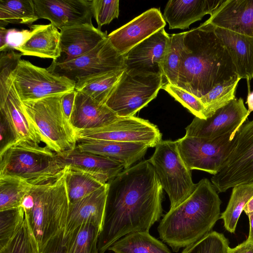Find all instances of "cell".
Here are the masks:
<instances>
[{
  "label": "cell",
  "instance_id": "f6af8a7d",
  "mask_svg": "<svg viewBox=\"0 0 253 253\" xmlns=\"http://www.w3.org/2000/svg\"><path fill=\"white\" fill-rule=\"evenodd\" d=\"M228 253H253V243L246 240L233 248H230Z\"/></svg>",
  "mask_w": 253,
  "mask_h": 253
},
{
  "label": "cell",
  "instance_id": "ffe728a7",
  "mask_svg": "<svg viewBox=\"0 0 253 253\" xmlns=\"http://www.w3.org/2000/svg\"><path fill=\"white\" fill-rule=\"evenodd\" d=\"M61 56L56 60L66 61L91 50L108 37L92 24H84L60 29Z\"/></svg>",
  "mask_w": 253,
  "mask_h": 253
},
{
  "label": "cell",
  "instance_id": "d6986e66",
  "mask_svg": "<svg viewBox=\"0 0 253 253\" xmlns=\"http://www.w3.org/2000/svg\"><path fill=\"white\" fill-rule=\"evenodd\" d=\"M206 21L253 37V0H223Z\"/></svg>",
  "mask_w": 253,
  "mask_h": 253
},
{
  "label": "cell",
  "instance_id": "83f0119b",
  "mask_svg": "<svg viewBox=\"0 0 253 253\" xmlns=\"http://www.w3.org/2000/svg\"><path fill=\"white\" fill-rule=\"evenodd\" d=\"M65 181L70 203L81 200L107 184L91 173L68 165L66 167Z\"/></svg>",
  "mask_w": 253,
  "mask_h": 253
},
{
  "label": "cell",
  "instance_id": "5bb4252c",
  "mask_svg": "<svg viewBox=\"0 0 253 253\" xmlns=\"http://www.w3.org/2000/svg\"><path fill=\"white\" fill-rule=\"evenodd\" d=\"M247 112L243 98H235L206 119L195 117L185 128V135L212 139L233 132L232 140L239 127L246 121Z\"/></svg>",
  "mask_w": 253,
  "mask_h": 253
},
{
  "label": "cell",
  "instance_id": "b9f144b4",
  "mask_svg": "<svg viewBox=\"0 0 253 253\" xmlns=\"http://www.w3.org/2000/svg\"><path fill=\"white\" fill-rule=\"evenodd\" d=\"M0 153L18 141L15 132L7 119L0 114Z\"/></svg>",
  "mask_w": 253,
  "mask_h": 253
},
{
  "label": "cell",
  "instance_id": "4dcf8cb0",
  "mask_svg": "<svg viewBox=\"0 0 253 253\" xmlns=\"http://www.w3.org/2000/svg\"><path fill=\"white\" fill-rule=\"evenodd\" d=\"M38 19L33 0H0V27L31 25Z\"/></svg>",
  "mask_w": 253,
  "mask_h": 253
},
{
  "label": "cell",
  "instance_id": "bcb514c9",
  "mask_svg": "<svg viewBox=\"0 0 253 253\" xmlns=\"http://www.w3.org/2000/svg\"><path fill=\"white\" fill-rule=\"evenodd\" d=\"M247 81L248 91L246 103L248 105V109L247 114L245 117L246 121L247 120L251 113L253 111V91L251 92L250 90V81L247 80Z\"/></svg>",
  "mask_w": 253,
  "mask_h": 253
},
{
  "label": "cell",
  "instance_id": "7c38bea8",
  "mask_svg": "<svg viewBox=\"0 0 253 253\" xmlns=\"http://www.w3.org/2000/svg\"><path fill=\"white\" fill-rule=\"evenodd\" d=\"M233 132L212 139L187 136L176 140L179 153L189 170L216 174L234 145Z\"/></svg>",
  "mask_w": 253,
  "mask_h": 253
},
{
  "label": "cell",
  "instance_id": "6da1fadb",
  "mask_svg": "<svg viewBox=\"0 0 253 253\" xmlns=\"http://www.w3.org/2000/svg\"><path fill=\"white\" fill-rule=\"evenodd\" d=\"M163 189L148 160L124 169L109 181L99 253H104L128 234L149 231L162 215Z\"/></svg>",
  "mask_w": 253,
  "mask_h": 253
},
{
  "label": "cell",
  "instance_id": "4fadbf2b",
  "mask_svg": "<svg viewBox=\"0 0 253 253\" xmlns=\"http://www.w3.org/2000/svg\"><path fill=\"white\" fill-rule=\"evenodd\" d=\"M77 139L87 138L122 142H140L156 147L162 140L158 127L149 121L131 116L120 117L102 127L76 130Z\"/></svg>",
  "mask_w": 253,
  "mask_h": 253
},
{
  "label": "cell",
  "instance_id": "ab89813d",
  "mask_svg": "<svg viewBox=\"0 0 253 253\" xmlns=\"http://www.w3.org/2000/svg\"><path fill=\"white\" fill-rule=\"evenodd\" d=\"M92 11L98 29L109 24L119 15V0H92Z\"/></svg>",
  "mask_w": 253,
  "mask_h": 253
},
{
  "label": "cell",
  "instance_id": "277c9868",
  "mask_svg": "<svg viewBox=\"0 0 253 253\" xmlns=\"http://www.w3.org/2000/svg\"><path fill=\"white\" fill-rule=\"evenodd\" d=\"M65 171L66 167L56 178L33 185L21 206L40 251L50 239L63 232L66 227L70 202Z\"/></svg>",
  "mask_w": 253,
  "mask_h": 253
},
{
  "label": "cell",
  "instance_id": "9c48e42d",
  "mask_svg": "<svg viewBox=\"0 0 253 253\" xmlns=\"http://www.w3.org/2000/svg\"><path fill=\"white\" fill-rule=\"evenodd\" d=\"M234 137L233 148L211 181L218 192L235 186L253 183V120L246 121Z\"/></svg>",
  "mask_w": 253,
  "mask_h": 253
},
{
  "label": "cell",
  "instance_id": "44dd1931",
  "mask_svg": "<svg viewBox=\"0 0 253 253\" xmlns=\"http://www.w3.org/2000/svg\"><path fill=\"white\" fill-rule=\"evenodd\" d=\"M107 183L90 194L69 203L64 237L81 225L90 223L102 230L106 207Z\"/></svg>",
  "mask_w": 253,
  "mask_h": 253
},
{
  "label": "cell",
  "instance_id": "2e32d148",
  "mask_svg": "<svg viewBox=\"0 0 253 253\" xmlns=\"http://www.w3.org/2000/svg\"><path fill=\"white\" fill-rule=\"evenodd\" d=\"M166 21L159 9L152 8L108 35L114 48L124 55L131 48L165 27Z\"/></svg>",
  "mask_w": 253,
  "mask_h": 253
},
{
  "label": "cell",
  "instance_id": "1f68e13d",
  "mask_svg": "<svg viewBox=\"0 0 253 253\" xmlns=\"http://www.w3.org/2000/svg\"><path fill=\"white\" fill-rule=\"evenodd\" d=\"M253 197V183L239 184L233 187L230 198L220 218L228 232L234 233L244 208Z\"/></svg>",
  "mask_w": 253,
  "mask_h": 253
},
{
  "label": "cell",
  "instance_id": "836d02e7",
  "mask_svg": "<svg viewBox=\"0 0 253 253\" xmlns=\"http://www.w3.org/2000/svg\"><path fill=\"white\" fill-rule=\"evenodd\" d=\"M241 79L237 75L231 79L217 84L207 94L200 98L205 107L206 119L236 98V90Z\"/></svg>",
  "mask_w": 253,
  "mask_h": 253
},
{
  "label": "cell",
  "instance_id": "e0dca14e",
  "mask_svg": "<svg viewBox=\"0 0 253 253\" xmlns=\"http://www.w3.org/2000/svg\"><path fill=\"white\" fill-rule=\"evenodd\" d=\"M169 38L163 28L135 45L124 55L126 70L163 76L162 64Z\"/></svg>",
  "mask_w": 253,
  "mask_h": 253
},
{
  "label": "cell",
  "instance_id": "d4e9b609",
  "mask_svg": "<svg viewBox=\"0 0 253 253\" xmlns=\"http://www.w3.org/2000/svg\"><path fill=\"white\" fill-rule=\"evenodd\" d=\"M214 30L225 45L237 75L250 81L253 78V37L215 26Z\"/></svg>",
  "mask_w": 253,
  "mask_h": 253
},
{
  "label": "cell",
  "instance_id": "7402d4cb",
  "mask_svg": "<svg viewBox=\"0 0 253 253\" xmlns=\"http://www.w3.org/2000/svg\"><path fill=\"white\" fill-rule=\"evenodd\" d=\"M223 0H169L165 7L163 17L169 29H186L207 15L210 16Z\"/></svg>",
  "mask_w": 253,
  "mask_h": 253
},
{
  "label": "cell",
  "instance_id": "8992f818",
  "mask_svg": "<svg viewBox=\"0 0 253 253\" xmlns=\"http://www.w3.org/2000/svg\"><path fill=\"white\" fill-rule=\"evenodd\" d=\"M62 95L22 101L42 142L60 156L74 150L77 143L76 130L62 107Z\"/></svg>",
  "mask_w": 253,
  "mask_h": 253
},
{
  "label": "cell",
  "instance_id": "8d00e7d4",
  "mask_svg": "<svg viewBox=\"0 0 253 253\" xmlns=\"http://www.w3.org/2000/svg\"><path fill=\"white\" fill-rule=\"evenodd\" d=\"M229 248L224 235L213 231L185 248L181 253H228Z\"/></svg>",
  "mask_w": 253,
  "mask_h": 253
},
{
  "label": "cell",
  "instance_id": "484cf974",
  "mask_svg": "<svg viewBox=\"0 0 253 253\" xmlns=\"http://www.w3.org/2000/svg\"><path fill=\"white\" fill-rule=\"evenodd\" d=\"M61 157L66 166L91 173L100 178L105 183H107L125 169L124 165L121 162L98 155L80 151L76 148Z\"/></svg>",
  "mask_w": 253,
  "mask_h": 253
},
{
  "label": "cell",
  "instance_id": "e575fe53",
  "mask_svg": "<svg viewBox=\"0 0 253 253\" xmlns=\"http://www.w3.org/2000/svg\"><path fill=\"white\" fill-rule=\"evenodd\" d=\"M185 32L170 35L169 43L162 64L164 78L177 86L179 73L181 53L183 46Z\"/></svg>",
  "mask_w": 253,
  "mask_h": 253
},
{
  "label": "cell",
  "instance_id": "603a6c76",
  "mask_svg": "<svg viewBox=\"0 0 253 253\" xmlns=\"http://www.w3.org/2000/svg\"><path fill=\"white\" fill-rule=\"evenodd\" d=\"M118 117L105 104L77 91L70 122L76 130L91 129L108 125Z\"/></svg>",
  "mask_w": 253,
  "mask_h": 253
},
{
  "label": "cell",
  "instance_id": "ee69618b",
  "mask_svg": "<svg viewBox=\"0 0 253 253\" xmlns=\"http://www.w3.org/2000/svg\"><path fill=\"white\" fill-rule=\"evenodd\" d=\"M76 93L77 91L74 89L63 94L61 96L63 110L69 120L73 111Z\"/></svg>",
  "mask_w": 253,
  "mask_h": 253
},
{
  "label": "cell",
  "instance_id": "4316f807",
  "mask_svg": "<svg viewBox=\"0 0 253 253\" xmlns=\"http://www.w3.org/2000/svg\"><path fill=\"white\" fill-rule=\"evenodd\" d=\"M108 250L114 253H172L162 242L149 231L128 234L113 244Z\"/></svg>",
  "mask_w": 253,
  "mask_h": 253
},
{
  "label": "cell",
  "instance_id": "8fae6325",
  "mask_svg": "<svg viewBox=\"0 0 253 253\" xmlns=\"http://www.w3.org/2000/svg\"><path fill=\"white\" fill-rule=\"evenodd\" d=\"M50 72L65 77L75 83L92 76L125 70V55L119 54L108 37L89 52L66 61L53 60L47 68Z\"/></svg>",
  "mask_w": 253,
  "mask_h": 253
},
{
  "label": "cell",
  "instance_id": "30bf717a",
  "mask_svg": "<svg viewBox=\"0 0 253 253\" xmlns=\"http://www.w3.org/2000/svg\"><path fill=\"white\" fill-rule=\"evenodd\" d=\"M10 76L21 101L62 95L74 90L76 84L73 81L23 59L19 61Z\"/></svg>",
  "mask_w": 253,
  "mask_h": 253
},
{
  "label": "cell",
  "instance_id": "d590c367",
  "mask_svg": "<svg viewBox=\"0 0 253 253\" xmlns=\"http://www.w3.org/2000/svg\"><path fill=\"white\" fill-rule=\"evenodd\" d=\"M0 253H40L36 239L25 217L13 237L0 249Z\"/></svg>",
  "mask_w": 253,
  "mask_h": 253
},
{
  "label": "cell",
  "instance_id": "c3c4849f",
  "mask_svg": "<svg viewBox=\"0 0 253 253\" xmlns=\"http://www.w3.org/2000/svg\"><path fill=\"white\" fill-rule=\"evenodd\" d=\"M244 212L247 214L253 211V197L249 201L244 208Z\"/></svg>",
  "mask_w": 253,
  "mask_h": 253
},
{
  "label": "cell",
  "instance_id": "d6a6232c",
  "mask_svg": "<svg viewBox=\"0 0 253 253\" xmlns=\"http://www.w3.org/2000/svg\"><path fill=\"white\" fill-rule=\"evenodd\" d=\"M33 185L14 176H0V211L21 207Z\"/></svg>",
  "mask_w": 253,
  "mask_h": 253
},
{
  "label": "cell",
  "instance_id": "9a60e30c",
  "mask_svg": "<svg viewBox=\"0 0 253 253\" xmlns=\"http://www.w3.org/2000/svg\"><path fill=\"white\" fill-rule=\"evenodd\" d=\"M39 19H46L60 30L92 24V0H33Z\"/></svg>",
  "mask_w": 253,
  "mask_h": 253
},
{
  "label": "cell",
  "instance_id": "ba28073f",
  "mask_svg": "<svg viewBox=\"0 0 253 253\" xmlns=\"http://www.w3.org/2000/svg\"><path fill=\"white\" fill-rule=\"evenodd\" d=\"M164 79L125 69L105 104L119 117L134 116L157 96Z\"/></svg>",
  "mask_w": 253,
  "mask_h": 253
},
{
  "label": "cell",
  "instance_id": "ac0fdd59",
  "mask_svg": "<svg viewBox=\"0 0 253 253\" xmlns=\"http://www.w3.org/2000/svg\"><path fill=\"white\" fill-rule=\"evenodd\" d=\"M149 147L147 144L140 142L79 138L75 148L121 162L126 169L141 159Z\"/></svg>",
  "mask_w": 253,
  "mask_h": 253
},
{
  "label": "cell",
  "instance_id": "7a4b0ae2",
  "mask_svg": "<svg viewBox=\"0 0 253 253\" xmlns=\"http://www.w3.org/2000/svg\"><path fill=\"white\" fill-rule=\"evenodd\" d=\"M237 75L232 59L212 24L205 21L185 32L177 86L200 98Z\"/></svg>",
  "mask_w": 253,
  "mask_h": 253
},
{
  "label": "cell",
  "instance_id": "cb8c5ba5",
  "mask_svg": "<svg viewBox=\"0 0 253 253\" xmlns=\"http://www.w3.org/2000/svg\"><path fill=\"white\" fill-rule=\"evenodd\" d=\"M16 49L23 55L57 59L61 55L60 32L51 24L32 25L29 35Z\"/></svg>",
  "mask_w": 253,
  "mask_h": 253
},
{
  "label": "cell",
  "instance_id": "60d3db41",
  "mask_svg": "<svg viewBox=\"0 0 253 253\" xmlns=\"http://www.w3.org/2000/svg\"><path fill=\"white\" fill-rule=\"evenodd\" d=\"M30 30L18 31L7 30L0 27V52L12 50L19 46L26 38Z\"/></svg>",
  "mask_w": 253,
  "mask_h": 253
},
{
  "label": "cell",
  "instance_id": "5b68a950",
  "mask_svg": "<svg viewBox=\"0 0 253 253\" xmlns=\"http://www.w3.org/2000/svg\"><path fill=\"white\" fill-rule=\"evenodd\" d=\"M0 176L20 177L31 185L58 176L66 165L61 156L47 146L18 140L0 153Z\"/></svg>",
  "mask_w": 253,
  "mask_h": 253
},
{
  "label": "cell",
  "instance_id": "7dc6e473",
  "mask_svg": "<svg viewBox=\"0 0 253 253\" xmlns=\"http://www.w3.org/2000/svg\"><path fill=\"white\" fill-rule=\"evenodd\" d=\"M250 222V231L247 240L250 242L253 243V211L247 214Z\"/></svg>",
  "mask_w": 253,
  "mask_h": 253
},
{
  "label": "cell",
  "instance_id": "74e56055",
  "mask_svg": "<svg viewBox=\"0 0 253 253\" xmlns=\"http://www.w3.org/2000/svg\"><path fill=\"white\" fill-rule=\"evenodd\" d=\"M24 219L22 207L0 211V249L13 237Z\"/></svg>",
  "mask_w": 253,
  "mask_h": 253
},
{
  "label": "cell",
  "instance_id": "7bdbcfd3",
  "mask_svg": "<svg viewBox=\"0 0 253 253\" xmlns=\"http://www.w3.org/2000/svg\"><path fill=\"white\" fill-rule=\"evenodd\" d=\"M40 253H66L64 232L50 239L40 251Z\"/></svg>",
  "mask_w": 253,
  "mask_h": 253
},
{
  "label": "cell",
  "instance_id": "f35d334b",
  "mask_svg": "<svg viewBox=\"0 0 253 253\" xmlns=\"http://www.w3.org/2000/svg\"><path fill=\"white\" fill-rule=\"evenodd\" d=\"M162 88L166 90L176 100L186 108L195 117L202 119H206L205 115V107L199 98L188 91L168 82L164 83Z\"/></svg>",
  "mask_w": 253,
  "mask_h": 253
},
{
  "label": "cell",
  "instance_id": "f546056e",
  "mask_svg": "<svg viewBox=\"0 0 253 253\" xmlns=\"http://www.w3.org/2000/svg\"><path fill=\"white\" fill-rule=\"evenodd\" d=\"M100 229L90 223L81 225L66 237V253H99L98 248Z\"/></svg>",
  "mask_w": 253,
  "mask_h": 253
},
{
  "label": "cell",
  "instance_id": "3957f363",
  "mask_svg": "<svg viewBox=\"0 0 253 253\" xmlns=\"http://www.w3.org/2000/svg\"><path fill=\"white\" fill-rule=\"evenodd\" d=\"M221 201L207 178L196 184L190 195L170 209L158 227L160 239L173 251L199 241L211 232L220 218Z\"/></svg>",
  "mask_w": 253,
  "mask_h": 253
},
{
  "label": "cell",
  "instance_id": "f1b7e54d",
  "mask_svg": "<svg viewBox=\"0 0 253 253\" xmlns=\"http://www.w3.org/2000/svg\"><path fill=\"white\" fill-rule=\"evenodd\" d=\"M125 70L109 72L81 79L76 83L75 89L105 104Z\"/></svg>",
  "mask_w": 253,
  "mask_h": 253
},
{
  "label": "cell",
  "instance_id": "52a82bcc",
  "mask_svg": "<svg viewBox=\"0 0 253 253\" xmlns=\"http://www.w3.org/2000/svg\"><path fill=\"white\" fill-rule=\"evenodd\" d=\"M155 147L148 161L168 195L170 209H172L190 195L196 184L179 153L176 140H162Z\"/></svg>",
  "mask_w": 253,
  "mask_h": 253
}]
</instances>
